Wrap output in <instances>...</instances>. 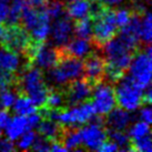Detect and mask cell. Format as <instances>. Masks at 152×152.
I'll return each mask as SVG.
<instances>
[{
    "label": "cell",
    "mask_w": 152,
    "mask_h": 152,
    "mask_svg": "<svg viewBox=\"0 0 152 152\" xmlns=\"http://www.w3.org/2000/svg\"><path fill=\"white\" fill-rule=\"evenodd\" d=\"M133 51L119 37H113L103 45L106 61L104 77L108 78L110 82H117L124 76L132 59Z\"/></svg>",
    "instance_id": "obj_1"
},
{
    "label": "cell",
    "mask_w": 152,
    "mask_h": 152,
    "mask_svg": "<svg viewBox=\"0 0 152 152\" xmlns=\"http://www.w3.org/2000/svg\"><path fill=\"white\" fill-rule=\"evenodd\" d=\"M90 17L92 19V39L97 46H103L115 37L118 26L114 19V11L110 7L94 2Z\"/></svg>",
    "instance_id": "obj_2"
},
{
    "label": "cell",
    "mask_w": 152,
    "mask_h": 152,
    "mask_svg": "<svg viewBox=\"0 0 152 152\" xmlns=\"http://www.w3.org/2000/svg\"><path fill=\"white\" fill-rule=\"evenodd\" d=\"M18 82L21 92L28 96L36 106L38 108L45 107L49 90L41 69L29 66L18 78Z\"/></svg>",
    "instance_id": "obj_3"
},
{
    "label": "cell",
    "mask_w": 152,
    "mask_h": 152,
    "mask_svg": "<svg viewBox=\"0 0 152 152\" xmlns=\"http://www.w3.org/2000/svg\"><path fill=\"white\" fill-rule=\"evenodd\" d=\"M83 75V62L81 59L64 55L60 50V58L56 66L49 69L48 79L57 87H64Z\"/></svg>",
    "instance_id": "obj_4"
},
{
    "label": "cell",
    "mask_w": 152,
    "mask_h": 152,
    "mask_svg": "<svg viewBox=\"0 0 152 152\" xmlns=\"http://www.w3.org/2000/svg\"><path fill=\"white\" fill-rule=\"evenodd\" d=\"M114 88V96L117 106L133 112L138 110L144 103L143 101V89L140 88L130 77L123 76Z\"/></svg>",
    "instance_id": "obj_5"
},
{
    "label": "cell",
    "mask_w": 152,
    "mask_h": 152,
    "mask_svg": "<svg viewBox=\"0 0 152 152\" xmlns=\"http://www.w3.org/2000/svg\"><path fill=\"white\" fill-rule=\"evenodd\" d=\"M151 55L152 52L150 45L145 46V49L132 56L131 62L128 68L129 77L143 90L151 85Z\"/></svg>",
    "instance_id": "obj_6"
},
{
    "label": "cell",
    "mask_w": 152,
    "mask_h": 152,
    "mask_svg": "<svg viewBox=\"0 0 152 152\" xmlns=\"http://www.w3.org/2000/svg\"><path fill=\"white\" fill-rule=\"evenodd\" d=\"M25 55L34 67L41 70H49L56 66L60 58V49H56L52 46L45 45L43 42L31 41Z\"/></svg>",
    "instance_id": "obj_7"
},
{
    "label": "cell",
    "mask_w": 152,
    "mask_h": 152,
    "mask_svg": "<svg viewBox=\"0 0 152 152\" xmlns=\"http://www.w3.org/2000/svg\"><path fill=\"white\" fill-rule=\"evenodd\" d=\"M94 115L96 111L92 103L85 101L69 109H60L57 122L62 128H77L88 123Z\"/></svg>",
    "instance_id": "obj_8"
},
{
    "label": "cell",
    "mask_w": 152,
    "mask_h": 152,
    "mask_svg": "<svg viewBox=\"0 0 152 152\" xmlns=\"http://www.w3.org/2000/svg\"><path fill=\"white\" fill-rule=\"evenodd\" d=\"M90 123H86L87 126L79 129V133L81 137V145H83L88 150L99 151L103 142L108 139L107 130L103 127L102 117H93Z\"/></svg>",
    "instance_id": "obj_9"
},
{
    "label": "cell",
    "mask_w": 152,
    "mask_h": 152,
    "mask_svg": "<svg viewBox=\"0 0 152 152\" xmlns=\"http://www.w3.org/2000/svg\"><path fill=\"white\" fill-rule=\"evenodd\" d=\"M92 106L96 114L100 117L107 115L111 110L115 108L117 101L114 96V88L108 82H98L92 88Z\"/></svg>",
    "instance_id": "obj_10"
},
{
    "label": "cell",
    "mask_w": 152,
    "mask_h": 152,
    "mask_svg": "<svg viewBox=\"0 0 152 152\" xmlns=\"http://www.w3.org/2000/svg\"><path fill=\"white\" fill-rule=\"evenodd\" d=\"M31 41L32 40L30 38L28 31L23 27L18 26V23L7 25V30H6L4 40L1 42V47L18 53L19 52L25 53Z\"/></svg>",
    "instance_id": "obj_11"
},
{
    "label": "cell",
    "mask_w": 152,
    "mask_h": 152,
    "mask_svg": "<svg viewBox=\"0 0 152 152\" xmlns=\"http://www.w3.org/2000/svg\"><path fill=\"white\" fill-rule=\"evenodd\" d=\"M64 100L69 106H76L87 101L91 97L93 86L87 79H76L68 83Z\"/></svg>",
    "instance_id": "obj_12"
},
{
    "label": "cell",
    "mask_w": 152,
    "mask_h": 152,
    "mask_svg": "<svg viewBox=\"0 0 152 152\" xmlns=\"http://www.w3.org/2000/svg\"><path fill=\"white\" fill-rule=\"evenodd\" d=\"M104 70L106 61L102 56L90 52L86 57V61L83 62V73L86 75V79L92 86L102 81L104 78Z\"/></svg>",
    "instance_id": "obj_13"
},
{
    "label": "cell",
    "mask_w": 152,
    "mask_h": 152,
    "mask_svg": "<svg viewBox=\"0 0 152 152\" xmlns=\"http://www.w3.org/2000/svg\"><path fill=\"white\" fill-rule=\"evenodd\" d=\"M50 34L56 46L64 47L71 39L72 34H73L72 21L64 15L55 19L53 25L51 26Z\"/></svg>",
    "instance_id": "obj_14"
},
{
    "label": "cell",
    "mask_w": 152,
    "mask_h": 152,
    "mask_svg": "<svg viewBox=\"0 0 152 152\" xmlns=\"http://www.w3.org/2000/svg\"><path fill=\"white\" fill-rule=\"evenodd\" d=\"M62 48L64 49H60L61 52H64V55L78 58V59L86 58L92 51V45L90 42V40L79 38V37L72 40L70 39Z\"/></svg>",
    "instance_id": "obj_15"
},
{
    "label": "cell",
    "mask_w": 152,
    "mask_h": 152,
    "mask_svg": "<svg viewBox=\"0 0 152 152\" xmlns=\"http://www.w3.org/2000/svg\"><path fill=\"white\" fill-rule=\"evenodd\" d=\"M132 120V115L129 111L122 108H113L107 114V126L112 130H126Z\"/></svg>",
    "instance_id": "obj_16"
},
{
    "label": "cell",
    "mask_w": 152,
    "mask_h": 152,
    "mask_svg": "<svg viewBox=\"0 0 152 152\" xmlns=\"http://www.w3.org/2000/svg\"><path fill=\"white\" fill-rule=\"evenodd\" d=\"M50 29H51V18L47 13L46 9H42L41 18L38 21V23L34 26L32 29L30 30L29 36L31 40L34 42H45L48 37L50 36Z\"/></svg>",
    "instance_id": "obj_17"
},
{
    "label": "cell",
    "mask_w": 152,
    "mask_h": 152,
    "mask_svg": "<svg viewBox=\"0 0 152 152\" xmlns=\"http://www.w3.org/2000/svg\"><path fill=\"white\" fill-rule=\"evenodd\" d=\"M21 57L18 52L6 49L4 47L0 48V70L16 73L21 68Z\"/></svg>",
    "instance_id": "obj_18"
},
{
    "label": "cell",
    "mask_w": 152,
    "mask_h": 152,
    "mask_svg": "<svg viewBox=\"0 0 152 152\" xmlns=\"http://www.w3.org/2000/svg\"><path fill=\"white\" fill-rule=\"evenodd\" d=\"M28 130H32V129H30L27 117L18 115V114L10 119L8 126L4 129L7 138L11 141H16L22 133H25Z\"/></svg>",
    "instance_id": "obj_19"
},
{
    "label": "cell",
    "mask_w": 152,
    "mask_h": 152,
    "mask_svg": "<svg viewBox=\"0 0 152 152\" xmlns=\"http://www.w3.org/2000/svg\"><path fill=\"white\" fill-rule=\"evenodd\" d=\"M92 9V2L90 0H72L67 6L66 12L73 20L90 17Z\"/></svg>",
    "instance_id": "obj_20"
},
{
    "label": "cell",
    "mask_w": 152,
    "mask_h": 152,
    "mask_svg": "<svg viewBox=\"0 0 152 152\" xmlns=\"http://www.w3.org/2000/svg\"><path fill=\"white\" fill-rule=\"evenodd\" d=\"M37 128H38L39 134L46 139L50 140V141L58 140L61 135V132H62V127L59 123L47 118L45 120L41 119V121Z\"/></svg>",
    "instance_id": "obj_21"
},
{
    "label": "cell",
    "mask_w": 152,
    "mask_h": 152,
    "mask_svg": "<svg viewBox=\"0 0 152 152\" xmlns=\"http://www.w3.org/2000/svg\"><path fill=\"white\" fill-rule=\"evenodd\" d=\"M11 108L16 112V114L25 115V117H28L30 114L37 112V110H38V107L34 104V101L23 93H21L19 97L16 98Z\"/></svg>",
    "instance_id": "obj_22"
},
{
    "label": "cell",
    "mask_w": 152,
    "mask_h": 152,
    "mask_svg": "<svg viewBox=\"0 0 152 152\" xmlns=\"http://www.w3.org/2000/svg\"><path fill=\"white\" fill-rule=\"evenodd\" d=\"M61 143L64 148L69 150H77L81 147V137L79 130L76 128H62V132L60 135Z\"/></svg>",
    "instance_id": "obj_23"
},
{
    "label": "cell",
    "mask_w": 152,
    "mask_h": 152,
    "mask_svg": "<svg viewBox=\"0 0 152 152\" xmlns=\"http://www.w3.org/2000/svg\"><path fill=\"white\" fill-rule=\"evenodd\" d=\"M152 39V17L148 10L141 13L140 20V41L149 46Z\"/></svg>",
    "instance_id": "obj_24"
},
{
    "label": "cell",
    "mask_w": 152,
    "mask_h": 152,
    "mask_svg": "<svg viewBox=\"0 0 152 152\" xmlns=\"http://www.w3.org/2000/svg\"><path fill=\"white\" fill-rule=\"evenodd\" d=\"M73 34L77 37L83 39L92 38V19L91 17H86L77 20L76 26L73 27Z\"/></svg>",
    "instance_id": "obj_25"
},
{
    "label": "cell",
    "mask_w": 152,
    "mask_h": 152,
    "mask_svg": "<svg viewBox=\"0 0 152 152\" xmlns=\"http://www.w3.org/2000/svg\"><path fill=\"white\" fill-rule=\"evenodd\" d=\"M107 135H108V139L113 141L114 143L119 147V149H122V150H129L130 149V139H129V135L128 133H126L123 130H112V129H108L107 131Z\"/></svg>",
    "instance_id": "obj_26"
},
{
    "label": "cell",
    "mask_w": 152,
    "mask_h": 152,
    "mask_svg": "<svg viewBox=\"0 0 152 152\" xmlns=\"http://www.w3.org/2000/svg\"><path fill=\"white\" fill-rule=\"evenodd\" d=\"M148 134H150V124L144 121H141V120L135 122L134 124H132L128 132L130 141L143 138Z\"/></svg>",
    "instance_id": "obj_27"
},
{
    "label": "cell",
    "mask_w": 152,
    "mask_h": 152,
    "mask_svg": "<svg viewBox=\"0 0 152 152\" xmlns=\"http://www.w3.org/2000/svg\"><path fill=\"white\" fill-rule=\"evenodd\" d=\"M64 102H66L64 94H62L58 90H53L48 92L45 107L48 109H62Z\"/></svg>",
    "instance_id": "obj_28"
},
{
    "label": "cell",
    "mask_w": 152,
    "mask_h": 152,
    "mask_svg": "<svg viewBox=\"0 0 152 152\" xmlns=\"http://www.w3.org/2000/svg\"><path fill=\"white\" fill-rule=\"evenodd\" d=\"M37 138V134L34 132V130H28L26 131L25 133H22L16 141H17V148L19 150L26 151V150H29L31 149L32 144H34V140Z\"/></svg>",
    "instance_id": "obj_29"
},
{
    "label": "cell",
    "mask_w": 152,
    "mask_h": 152,
    "mask_svg": "<svg viewBox=\"0 0 152 152\" xmlns=\"http://www.w3.org/2000/svg\"><path fill=\"white\" fill-rule=\"evenodd\" d=\"M151 135L148 134L140 138L137 140L130 141V149L131 151H138V152H151Z\"/></svg>",
    "instance_id": "obj_30"
},
{
    "label": "cell",
    "mask_w": 152,
    "mask_h": 152,
    "mask_svg": "<svg viewBox=\"0 0 152 152\" xmlns=\"http://www.w3.org/2000/svg\"><path fill=\"white\" fill-rule=\"evenodd\" d=\"M45 9L51 19H57V18L64 16L66 12L64 4L59 0H51L49 4H46Z\"/></svg>",
    "instance_id": "obj_31"
},
{
    "label": "cell",
    "mask_w": 152,
    "mask_h": 152,
    "mask_svg": "<svg viewBox=\"0 0 152 152\" xmlns=\"http://www.w3.org/2000/svg\"><path fill=\"white\" fill-rule=\"evenodd\" d=\"M16 82H18V78L15 76V73L0 70V90L11 88L15 86Z\"/></svg>",
    "instance_id": "obj_32"
},
{
    "label": "cell",
    "mask_w": 152,
    "mask_h": 152,
    "mask_svg": "<svg viewBox=\"0 0 152 152\" xmlns=\"http://www.w3.org/2000/svg\"><path fill=\"white\" fill-rule=\"evenodd\" d=\"M131 16H132V12L129 9L126 8L118 9L117 11H114V19H115L118 28H121V27L127 25L128 22L130 21Z\"/></svg>",
    "instance_id": "obj_33"
},
{
    "label": "cell",
    "mask_w": 152,
    "mask_h": 152,
    "mask_svg": "<svg viewBox=\"0 0 152 152\" xmlns=\"http://www.w3.org/2000/svg\"><path fill=\"white\" fill-rule=\"evenodd\" d=\"M50 140L46 139V138H43V137H38L37 135V138L34 140V144H32V147L31 149L34 150V151H38V152H46V151H50Z\"/></svg>",
    "instance_id": "obj_34"
},
{
    "label": "cell",
    "mask_w": 152,
    "mask_h": 152,
    "mask_svg": "<svg viewBox=\"0 0 152 152\" xmlns=\"http://www.w3.org/2000/svg\"><path fill=\"white\" fill-rule=\"evenodd\" d=\"M138 117H139L141 121H144V122L150 124L152 120V111L151 108H150V104H145V106H143V108H141Z\"/></svg>",
    "instance_id": "obj_35"
},
{
    "label": "cell",
    "mask_w": 152,
    "mask_h": 152,
    "mask_svg": "<svg viewBox=\"0 0 152 152\" xmlns=\"http://www.w3.org/2000/svg\"><path fill=\"white\" fill-rule=\"evenodd\" d=\"M11 115L7 109H0V130H4L8 126Z\"/></svg>",
    "instance_id": "obj_36"
},
{
    "label": "cell",
    "mask_w": 152,
    "mask_h": 152,
    "mask_svg": "<svg viewBox=\"0 0 152 152\" xmlns=\"http://www.w3.org/2000/svg\"><path fill=\"white\" fill-rule=\"evenodd\" d=\"M16 149V145L13 143V141L9 140L8 138L6 139H0V151L2 152H10L13 151Z\"/></svg>",
    "instance_id": "obj_37"
},
{
    "label": "cell",
    "mask_w": 152,
    "mask_h": 152,
    "mask_svg": "<svg viewBox=\"0 0 152 152\" xmlns=\"http://www.w3.org/2000/svg\"><path fill=\"white\" fill-rule=\"evenodd\" d=\"M119 150V147L117 144L114 143L113 141H111V140L107 139L103 144L101 145V148L99 149V151H102V152H114V151H118Z\"/></svg>",
    "instance_id": "obj_38"
},
{
    "label": "cell",
    "mask_w": 152,
    "mask_h": 152,
    "mask_svg": "<svg viewBox=\"0 0 152 152\" xmlns=\"http://www.w3.org/2000/svg\"><path fill=\"white\" fill-rule=\"evenodd\" d=\"M9 2H0V23L7 21L9 13Z\"/></svg>",
    "instance_id": "obj_39"
},
{
    "label": "cell",
    "mask_w": 152,
    "mask_h": 152,
    "mask_svg": "<svg viewBox=\"0 0 152 152\" xmlns=\"http://www.w3.org/2000/svg\"><path fill=\"white\" fill-rule=\"evenodd\" d=\"M26 4L34 9H42L46 7L47 0H26Z\"/></svg>",
    "instance_id": "obj_40"
},
{
    "label": "cell",
    "mask_w": 152,
    "mask_h": 152,
    "mask_svg": "<svg viewBox=\"0 0 152 152\" xmlns=\"http://www.w3.org/2000/svg\"><path fill=\"white\" fill-rule=\"evenodd\" d=\"M50 151L52 152H67L68 150L64 148V145L60 141L55 140L50 143Z\"/></svg>",
    "instance_id": "obj_41"
},
{
    "label": "cell",
    "mask_w": 152,
    "mask_h": 152,
    "mask_svg": "<svg viewBox=\"0 0 152 152\" xmlns=\"http://www.w3.org/2000/svg\"><path fill=\"white\" fill-rule=\"evenodd\" d=\"M94 2H98V4H101L106 7H115V6H119L123 2V0H92Z\"/></svg>",
    "instance_id": "obj_42"
},
{
    "label": "cell",
    "mask_w": 152,
    "mask_h": 152,
    "mask_svg": "<svg viewBox=\"0 0 152 152\" xmlns=\"http://www.w3.org/2000/svg\"><path fill=\"white\" fill-rule=\"evenodd\" d=\"M0 2H10V0H0Z\"/></svg>",
    "instance_id": "obj_43"
},
{
    "label": "cell",
    "mask_w": 152,
    "mask_h": 152,
    "mask_svg": "<svg viewBox=\"0 0 152 152\" xmlns=\"http://www.w3.org/2000/svg\"><path fill=\"white\" fill-rule=\"evenodd\" d=\"M64 1H69V2H70V1H72V0H64Z\"/></svg>",
    "instance_id": "obj_44"
},
{
    "label": "cell",
    "mask_w": 152,
    "mask_h": 152,
    "mask_svg": "<svg viewBox=\"0 0 152 152\" xmlns=\"http://www.w3.org/2000/svg\"><path fill=\"white\" fill-rule=\"evenodd\" d=\"M0 139H1V132H0Z\"/></svg>",
    "instance_id": "obj_45"
}]
</instances>
